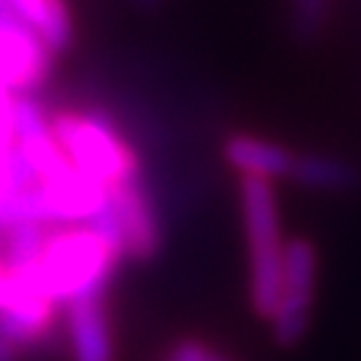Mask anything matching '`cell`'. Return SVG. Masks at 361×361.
Wrapping results in <instances>:
<instances>
[{
	"label": "cell",
	"mask_w": 361,
	"mask_h": 361,
	"mask_svg": "<svg viewBox=\"0 0 361 361\" xmlns=\"http://www.w3.org/2000/svg\"><path fill=\"white\" fill-rule=\"evenodd\" d=\"M121 257V246L86 225L49 235L40 255L32 259V268L46 295L56 305H67L78 297L104 292Z\"/></svg>",
	"instance_id": "cell-1"
},
{
	"label": "cell",
	"mask_w": 361,
	"mask_h": 361,
	"mask_svg": "<svg viewBox=\"0 0 361 361\" xmlns=\"http://www.w3.org/2000/svg\"><path fill=\"white\" fill-rule=\"evenodd\" d=\"M246 246H249V295L257 316L271 322L281 295L284 276V238L273 182L262 177H241Z\"/></svg>",
	"instance_id": "cell-2"
},
{
	"label": "cell",
	"mask_w": 361,
	"mask_h": 361,
	"mask_svg": "<svg viewBox=\"0 0 361 361\" xmlns=\"http://www.w3.org/2000/svg\"><path fill=\"white\" fill-rule=\"evenodd\" d=\"M51 131L56 142L62 145L67 161L102 188L140 180L131 147L102 118L62 113L51 121Z\"/></svg>",
	"instance_id": "cell-3"
},
{
	"label": "cell",
	"mask_w": 361,
	"mask_h": 361,
	"mask_svg": "<svg viewBox=\"0 0 361 361\" xmlns=\"http://www.w3.org/2000/svg\"><path fill=\"white\" fill-rule=\"evenodd\" d=\"M316 273H319V257L313 244L305 238L286 241L281 295L271 316L273 337L279 345H295L305 335L316 297Z\"/></svg>",
	"instance_id": "cell-4"
},
{
	"label": "cell",
	"mask_w": 361,
	"mask_h": 361,
	"mask_svg": "<svg viewBox=\"0 0 361 361\" xmlns=\"http://www.w3.org/2000/svg\"><path fill=\"white\" fill-rule=\"evenodd\" d=\"M49 49L13 13L8 0H0V89L25 91L38 86L49 73Z\"/></svg>",
	"instance_id": "cell-5"
},
{
	"label": "cell",
	"mask_w": 361,
	"mask_h": 361,
	"mask_svg": "<svg viewBox=\"0 0 361 361\" xmlns=\"http://www.w3.org/2000/svg\"><path fill=\"white\" fill-rule=\"evenodd\" d=\"M107 201L116 214L123 255L134 259H150L161 246V228L153 214L150 198L140 180L107 188Z\"/></svg>",
	"instance_id": "cell-6"
},
{
	"label": "cell",
	"mask_w": 361,
	"mask_h": 361,
	"mask_svg": "<svg viewBox=\"0 0 361 361\" xmlns=\"http://www.w3.org/2000/svg\"><path fill=\"white\" fill-rule=\"evenodd\" d=\"M67 335L73 361H116V337L104 292L67 302Z\"/></svg>",
	"instance_id": "cell-7"
},
{
	"label": "cell",
	"mask_w": 361,
	"mask_h": 361,
	"mask_svg": "<svg viewBox=\"0 0 361 361\" xmlns=\"http://www.w3.org/2000/svg\"><path fill=\"white\" fill-rule=\"evenodd\" d=\"M222 153L235 171H241V177H262L273 182L289 177L295 166V153L289 147L252 134H233Z\"/></svg>",
	"instance_id": "cell-8"
},
{
	"label": "cell",
	"mask_w": 361,
	"mask_h": 361,
	"mask_svg": "<svg viewBox=\"0 0 361 361\" xmlns=\"http://www.w3.org/2000/svg\"><path fill=\"white\" fill-rule=\"evenodd\" d=\"M289 180L313 188V190L343 193L359 182V169L345 158L329 153H300L295 155V166H292Z\"/></svg>",
	"instance_id": "cell-9"
},
{
	"label": "cell",
	"mask_w": 361,
	"mask_h": 361,
	"mask_svg": "<svg viewBox=\"0 0 361 361\" xmlns=\"http://www.w3.org/2000/svg\"><path fill=\"white\" fill-rule=\"evenodd\" d=\"M13 13L25 22L49 51H65L70 43V16L62 0H8Z\"/></svg>",
	"instance_id": "cell-10"
},
{
	"label": "cell",
	"mask_w": 361,
	"mask_h": 361,
	"mask_svg": "<svg viewBox=\"0 0 361 361\" xmlns=\"http://www.w3.org/2000/svg\"><path fill=\"white\" fill-rule=\"evenodd\" d=\"M329 0H295V25L302 35L316 32L324 22Z\"/></svg>",
	"instance_id": "cell-11"
},
{
	"label": "cell",
	"mask_w": 361,
	"mask_h": 361,
	"mask_svg": "<svg viewBox=\"0 0 361 361\" xmlns=\"http://www.w3.org/2000/svg\"><path fill=\"white\" fill-rule=\"evenodd\" d=\"M209 350L212 348H209L204 340H198V337H185V340H177L158 361H207Z\"/></svg>",
	"instance_id": "cell-12"
},
{
	"label": "cell",
	"mask_w": 361,
	"mask_h": 361,
	"mask_svg": "<svg viewBox=\"0 0 361 361\" xmlns=\"http://www.w3.org/2000/svg\"><path fill=\"white\" fill-rule=\"evenodd\" d=\"M22 353H25V350L19 348V345H13L8 337L0 335V361H19Z\"/></svg>",
	"instance_id": "cell-13"
},
{
	"label": "cell",
	"mask_w": 361,
	"mask_h": 361,
	"mask_svg": "<svg viewBox=\"0 0 361 361\" xmlns=\"http://www.w3.org/2000/svg\"><path fill=\"white\" fill-rule=\"evenodd\" d=\"M207 361H228L225 356H219L217 350H209V356H207Z\"/></svg>",
	"instance_id": "cell-14"
},
{
	"label": "cell",
	"mask_w": 361,
	"mask_h": 361,
	"mask_svg": "<svg viewBox=\"0 0 361 361\" xmlns=\"http://www.w3.org/2000/svg\"><path fill=\"white\" fill-rule=\"evenodd\" d=\"M137 3H140V6H147V8H150V6H155L158 0H137Z\"/></svg>",
	"instance_id": "cell-15"
},
{
	"label": "cell",
	"mask_w": 361,
	"mask_h": 361,
	"mask_svg": "<svg viewBox=\"0 0 361 361\" xmlns=\"http://www.w3.org/2000/svg\"><path fill=\"white\" fill-rule=\"evenodd\" d=\"M6 271V262H3V259H0V273Z\"/></svg>",
	"instance_id": "cell-16"
}]
</instances>
